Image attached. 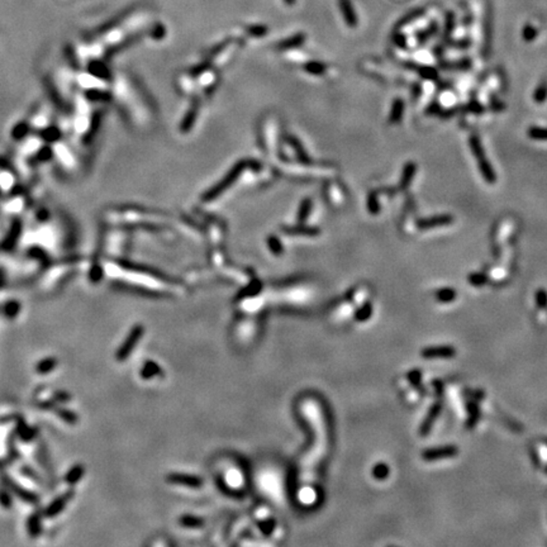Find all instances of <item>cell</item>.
Segmentation results:
<instances>
[{"label":"cell","mask_w":547,"mask_h":547,"mask_svg":"<svg viewBox=\"0 0 547 547\" xmlns=\"http://www.w3.org/2000/svg\"><path fill=\"white\" fill-rule=\"evenodd\" d=\"M452 222V217L450 215H438V217L430 218V219L420 220L419 227L422 228H433V227H441V226L450 225Z\"/></svg>","instance_id":"52a82bcc"},{"label":"cell","mask_w":547,"mask_h":547,"mask_svg":"<svg viewBox=\"0 0 547 547\" xmlns=\"http://www.w3.org/2000/svg\"><path fill=\"white\" fill-rule=\"evenodd\" d=\"M73 493L72 491H68V493L64 494L62 496H59L57 499H55L54 502H52L51 504H49L48 507H47V509L44 511V515L48 518L51 517H55V515L59 514L60 512H62L65 509V507H66L67 502L70 501L71 498H72Z\"/></svg>","instance_id":"5b68a950"},{"label":"cell","mask_w":547,"mask_h":547,"mask_svg":"<svg viewBox=\"0 0 547 547\" xmlns=\"http://www.w3.org/2000/svg\"><path fill=\"white\" fill-rule=\"evenodd\" d=\"M0 503H2V506H4L5 508H9V506L12 504V499L8 495L7 491L0 490Z\"/></svg>","instance_id":"d6986e66"},{"label":"cell","mask_w":547,"mask_h":547,"mask_svg":"<svg viewBox=\"0 0 547 547\" xmlns=\"http://www.w3.org/2000/svg\"><path fill=\"white\" fill-rule=\"evenodd\" d=\"M28 530H30V533L32 536H37L39 532H41V518H39L37 514H34L30 518V522H28Z\"/></svg>","instance_id":"7c38bea8"},{"label":"cell","mask_w":547,"mask_h":547,"mask_svg":"<svg viewBox=\"0 0 547 547\" xmlns=\"http://www.w3.org/2000/svg\"><path fill=\"white\" fill-rule=\"evenodd\" d=\"M5 485L8 486V488L10 489V490L13 491L14 494H17L19 498H22L23 501L28 502V503H36L37 501H38V498H37L34 494L31 493V491L26 490V489L20 488L18 484H15L14 481L10 480V479H5Z\"/></svg>","instance_id":"8992f818"},{"label":"cell","mask_w":547,"mask_h":547,"mask_svg":"<svg viewBox=\"0 0 547 547\" xmlns=\"http://www.w3.org/2000/svg\"><path fill=\"white\" fill-rule=\"evenodd\" d=\"M523 36H525L526 39H532V38H535V37H536V31L533 30V28L527 27L525 30V34H523Z\"/></svg>","instance_id":"ffe728a7"},{"label":"cell","mask_w":547,"mask_h":547,"mask_svg":"<svg viewBox=\"0 0 547 547\" xmlns=\"http://www.w3.org/2000/svg\"><path fill=\"white\" fill-rule=\"evenodd\" d=\"M459 450L455 446H446V447H436V449L426 450L422 454L423 460L426 461H435V460L442 459H451L455 455H457Z\"/></svg>","instance_id":"3957f363"},{"label":"cell","mask_w":547,"mask_h":547,"mask_svg":"<svg viewBox=\"0 0 547 547\" xmlns=\"http://www.w3.org/2000/svg\"><path fill=\"white\" fill-rule=\"evenodd\" d=\"M56 365H57L56 359H54V357H48V359H44V360H42V361H39L38 364H37L36 370L38 374H48V372H51L52 370L56 367Z\"/></svg>","instance_id":"ba28073f"},{"label":"cell","mask_w":547,"mask_h":547,"mask_svg":"<svg viewBox=\"0 0 547 547\" xmlns=\"http://www.w3.org/2000/svg\"><path fill=\"white\" fill-rule=\"evenodd\" d=\"M143 335V327L142 326H136L131 330L130 335L123 342L122 346L119 347V350L117 351V360L118 361H125L128 359V356L131 355V352L135 350L137 342L139 341V338Z\"/></svg>","instance_id":"7a4b0ae2"},{"label":"cell","mask_w":547,"mask_h":547,"mask_svg":"<svg viewBox=\"0 0 547 547\" xmlns=\"http://www.w3.org/2000/svg\"><path fill=\"white\" fill-rule=\"evenodd\" d=\"M440 410H441V406L440 404H435L433 406V408L431 409L430 414H428V418L426 419V422L423 423V427H422V432H428V430H430V427L432 426L433 420L436 419V418L438 417V414H440Z\"/></svg>","instance_id":"8fae6325"},{"label":"cell","mask_w":547,"mask_h":547,"mask_svg":"<svg viewBox=\"0 0 547 547\" xmlns=\"http://www.w3.org/2000/svg\"><path fill=\"white\" fill-rule=\"evenodd\" d=\"M469 280H470V283L473 284V285L481 286V285H484V284H485L486 278L484 275H481V274H474V275L470 276Z\"/></svg>","instance_id":"e0dca14e"},{"label":"cell","mask_w":547,"mask_h":547,"mask_svg":"<svg viewBox=\"0 0 547 547\" xmlns=\"http://www.w3.org/2000/svg\"><path fill=\"white\" fill-rule=\"evenodd\" d=\"M536 302H537V306L540 308H543V309H546L547 308V293L545 290H538L537 293H536Z\"/></svg>","instance_id":"9a60e30c"},{"label":"cell","mask_w":547,"mask_h":547,"mask_svg":"<svg viewBox=\"0 0 547 547\" xmlns=\"http://www.w3.org/2000/svg\"><path fill=\"white\" fill-rule=\"evenodd\" d=\"M456 354V350L451 346L427 347L422 351L425 359H451Z\"/></svg>","instance_id":"277c9868"},{"label":"cell","mask_w":547,"mask_h":547,"mask_svg":"<svg viewBox=\"0 0 547 547\" xmlns=\"http://www.w3.org/2000/svg\"><path fill=\"white\" fill-rule=\"evenodd\" d=\"M59 414H60V417L62 418V419L66 420V422H68V423H75L76 420H78V417H76L75 413L70 412V410L61 409V410H59Z\"/></svg>","instance_id":"2e32d148"},{"label":"cell","mask_w":547,"mask_h":547,"mask_svg":"<svg viewBox=\"0 0 547 547\" xmlns=\"http://www.w3.org/2000/svg\"><path fill=\"white\" fill-rule=\"evenodd\" d=\"M528 135H530L531 138L545 141V139H547V130H543V128H531Z\"/></svg>","instance_id":"5bb4252c"},{"label":"cell","mask_w":547,"mask_h":547,"mask_svg":"<svg viewBox=\"0 0 547 547\" xmlns=\"http://www.w3.org/2000/svg\"><path fill=\"white\" fill-rule=\"evenodd\" d=\"M84 475V466L83 465H76L66 474V481L68 484H75L83 478Z\"/></svg>","instance_id":"30bf717a"},{"label":"cell","mask_w":547,"mask_h":547,"mask_svg":"<svg viewBox=\"0 0 547 547\" xmlns=\"http://www.w3.org/2000/svg\"><path fill=\"white\" fill-rule=\"evenodd\" d=\"M470 147H471L473 155H474V157L477 159L479 170H480L483 178L485 179L488 183L493 184L494 181H495V173H494L491 165L489 164L488 159L485 157L483 146H481L480 139L478 138V136H473L471 138H470Z\"/></svg>","instance_id":"6da1fadb"},{"label":"cell","mask_w":547,"mask_h":547,"mask_svg":"<svg viewBox=\"0 0 547 547\" xmlns=\"http://www.w3.org/2000/svg\"><path fill=\"white\" fill-rule=\"evenodd\" d=\"M20 310V306L18 302H9L4 308V313L8 318H15Z\"/></svg>","instance_id":"4fadbf2b"},{"label":"cell","mask_w":547,"mask_h":547,"mask_svg":"<svg viewBox=\"0 0 547 547\" xmlns=\"http://www.w3.org/2000/svg\"><path fill=\"white\" fill-rule=\"evenodd\" d=\"M436 298L438 302H442V303H450V302L454 301L456 298V291L451 288H443L436 293Z\"/></svg>","instance_id":"9c48e42d"},{"label":"cell","mask_w":547,"mask_h":547,"mask_svg":"<svg viewBox=\"0 0 547 547\" xmlns=\"http://www.w3.org/2000/svg\"><path fill=\"white\" fill-rule=\"evenodd\" d=\"M388 473H389L388 466H386V465H384V464L378 465V466H376L375 470H374V475L376 478H379V479L386 478V477H388Z\"/></svg>","instance_id":"ac0fdd59"}]
</instances>
